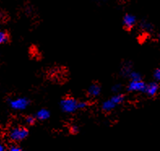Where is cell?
<instances>
[{
	"label": "cell",
	"instance_id": "cell-4",
	"mask_svg": "<svg viewBox=\"0 0 160 151\" xmlns=\"http://www.w3.org/2000/svg\"><path fill=\"white\" fill-rule=\"evenodd\" d=\"M146 84L142 81H131L128 85V90L130 92H138V93H145Z\"/></svg>",
	"mask_w": 160,
	"mask_h": 151
},
{
	"label": "cell",
	"instance_id": "cell-3",
	"mask_svg": "<svg viewBox=\"0 0 160 151\" xmlns=\"http://www.w3.org/2000/svg\"><path fill=\"white\" fill-rule=\"evenodd\" d=\"M29 105V100L26 98H17L10 101V106L16 111H24Z\"/></svg>",
	"mask_w": 160,
	"mask_h": 151
},
{
	"label": "cell",
	"instance_id": "cell-18",
	"mask_svg": "<svg viewBox=\"0 0 160 151\" xmlns=\"http://www.w3.org/2000/svg\"><path fill=\"white\" fill-rule=\"evenodd\" d=\"M121 88H122L121 85H120V84H116V85L112 86V89L114 93H119V91L121 89Z\"/></svg>",
	"mask_w": 160,
	"mask_h": 151
},
{
	"label": "cell",
	"instance_id": "cell-15",
	"mask_svg": "<svg viewBox=\"0 0 160 151\" xmlns=\"http://www.w3.org/2000/svg\"><path fill=\"white\" fill-rule=\"evenodd\" d=\"M153 77H154V80L157 81V82H160V68H157L156 70L154 72V74H153Z\"/></svg>",
	"mask_w": 160,
	"mask_h": 151
},
{
	"label": "cell",
	"instance_id": "cell-2",
	"mask_svg": "<svg viewBox=\"0 0 160 151\" xmlns=\"http://www.w3.org/2000/svg\"><path fill=\"white\" fill-rule=\"evenodd\" d=\"M28 135V129L24 127L12 128L9 132L10 139L14 141H20L25 139Z\"/></svg>",
	"mask_w": 160,
	"mask_h": 151
},
{
	"label": "cell",
	"instance_id": "cell-22",
	"mask_svg": "<svg viewBox=\"0 0 160 151\" xmlns=\"http://www.w3.org/2000/svg\"><path fill=\"white\" fill-rule=\"evenodd\" d=\"M158 38L160 39V33H159V34H158Z\"/></svg>",
	"mask_w": 160,
	"mask_h": 151
},
{
	"label": "cell",
	"instance_id": "cell-17",
	"mask_svg": "<svg viewBox=\"0 0 160 151\" xmlns=\"http://www.w3.org/2000/svg\"><path fill=\"white\" fill-rule=\"evenodd\" d=\"M131 72H132V70H131V68L129 66H124L123 69H122V73L125 75V76L126 75H129Z\"/></svg>",
	"mask_w": 160,
	"mask_h": 151
},
{
	"label": "cell",
	"instance_id": "cell-14",
	"mask_svg": "<svg viewBox=\"0 0 160 151\" xmlns=\"http://www.w3.org/2000/svg\"><path fill=\"white\" fill-rule=\"evenodd\" d=\"M35 121H36V119H35V117L32 116V115H28V116L26 117V119H25V122H26L28 125H32L35 123Z\"/></svg>",
	"mask_w": 160,
	"mask_h": 151
},
{
	"label": "cell",
	"instance_id": "cell-16",
	"mask_svg": "<svg viewBox=\"0 0 160 151\" xmlns=\"http://www.w3.org/2000/svg\"><path fill=\"white\" fill-rule=\"evenodd\" d=\"M88 106V103L85 101H81V102H78V104H77V108L78 110H81V109H84Z\"/></svg>",
	"mask_w": 160,
	"mask_h": 151
},
{
	"label": "cell",
	"instance_id": "cell-12",
	"mask_svg": "<svg viewBox=\"0 0 160 151\" xmlns=\"http://www.w3.org/2000/svg\"><path fill=\"white\" fill-rule=\"evenodd\" d=\"M141 27H142V29H144V30L146 31H151L153 28L152 24H150V23L147 22V21H142L141 23Z\"/></svg>",
	"mask_w": 160,
	"mask_h": 151
},
{
	"label": "cell",
	"instance_id": "cell-7",
	"mask_svg": "<svg viewBox=\"0 0 160 151\" xmlns=\"http://www.w3.org/2000/svg\"><path fill=\"white\" fill-rule=\"evenodd\" d=\"M100 93H101V87L98 84H93L88 89V95L89 97H98V96H99Z\"/></svg>",
	"mask_w": 160,
	"mask_h": 151
},
{
	"label": "cell",
	"instance_id": "cell-6",
	"mask_svg": "<svg viewBox=\"0 0 160 151\" xmlns=\"http://www.w3.org/2000/svg\"><path fill=\"white\" fill-rule=\"evenodd\" d=\"M137 18L136 16L132 14H126L123 19V24L124 26L128 29L132 28L136 24Z\"/></svg>",
	"mask_w": 160,
	"mask_h": 151
},
{
	"label": "cell",
	"instance_id": "cell-5",
	"mask_svg": "<svg viewBox=\"0 0 160 151\" xmlns=\"http://www.w3.org/2000/svg\"><path fill=\"white\" fill-rule=\"evenodd\" d=\"M158 90H159V85L158 82H150L146 85L145 93L149 97H154L158 93Z\"/></svg>",
	"mask_w": 160,
	"mask_h": 151
},
{
	"label": "cell",
	"instance_id": "cell-20",
	"mask_svg": "<svg viewBox=\"0 0 160 151\" xmlns=\"http://www.w3.org/2000/svg\"><path fill=\"white\" fill-rule=\"evenodd\" d=\"M70 131H71L72 133L75 134V133L78 132V127L77 126H72L71 128H70Z\"/></svg>",
	"mask_w": 160,
	"mask_h": 151
},
{
	"label": "cell",
	"instance_id": "cell-9",
	"mask_svg": "<svg viewBox=\"0 0 160 151\" xmlns=\"http://www.w3.org/2000/svg\"><path fill=\"white\" fill-rule=\"evenodd\" d=\"M50 116H51L50 111L45 108L39 110L36 114L37 119H38L39 120H47L50 118Z\"/></svg>",
	"mask_w": 160,
	"mask_h": 151
},
{
	"label": "cell",
	"instance_id": "cell-1",
	"mask_svg": "<svg viewBox=\"0 0 160 151\" xmlns=\"http://www.w3.org/2000/svg\"><path fill=\"white\" fill-rule=\"evenodd\" d=\"M77 104H78V101L76 100L75 98L72 97H66L61 100L60 107L63 112L70 114L78 110Z\"/></svg>",
	"mask_w": 160,
	"mask_h": 151
},
{
	"label": "cell",
	"instance_id": "cell-11",
	"mask_svg": "<svg viewBox=\"0 0 160 151\" xmlns=\"http://www.w3.org/2000/svg\"><path fill=\"white\" fill-rule=\"evenodd\" d=\"M129 77L131 79V81H142V75L140 74L138 72H134V71H132L131 73H129Z\"/></svg>",
	"mask_w": 160,
	"mask_h": 151
},
{
	"label": "cell",
	"instance_id": "cell-13",
	"mask_svg": "<svg viewBox=\"0 0 160 151\" xmlns=\"http://www.w3.org/2000/svg\"><path fill=\"white\" fill-rule=\"evenodd\" d=\"M8 40V35L3 31L0 30V45L6 43Z\"/></svg>",
	"mask_w": 160,
	"mask_h": 151
},
{
	"label": "cell",
	"instance_id": "cell-19",
	"mask_svg": "<svg viewBox=\"0 0 160 151\" xmlns=\"http://www.w3.org/2000/svg\"><path fill=\"white\" fill-rule=\"evenodd\" d=\"M8 151H22V150H21V149H20V147H18V146H16V145H12V146H11L10 149H9V150Z\"/></svg>",
	"mask_w": 160,
	"mask_h": 151
},
{
	"label": "cell",
	"instance_id": "cell-8",
	"mask_svg": "<svg viewBox=\"0 0 160 151\" xmlns=\"http://www.w3.org/2000/svg\"><path fill=\"white\" fill-rule=\"evenodd\" d=\"M117 107L115 103L112 101V99L110 98L108 100H106L103 102L102 105V110L105 112H110V111H113L114 109Z\"/></svg>",
	"mask_w": 160,
	"mask_h": 151
},
{
	"label": "cell",
	"instance_id": "cell-10",
	"mask_svg": "<svg viewBox=\"0 0 160 151\" xmlns=\"http://www.w3.org/2000/svg\"><path fill=\"white\" fill-rule=\"evenodd\" d=\"M124 98H125L123 94H121V93H117V94L114 95V96H112V97L111 98L112 102H113L116 106L121 104V103L124 101Z\"/></svg>",
	"mask_w": 160,
	"mask_h": 151
},
{
	"label": "cell",
	"instance_id": "cell-21",
	"mask_svg": "<svg viewBox=\"0 0 160 151\" xmlns=\"http://www.w3.org/2000/svg\"><path fill=\"white\" fill-rule=\"evenodd\" d=\"M0 151H5V147L2 144L0 143Z\"/></svg>",
	"mask_w": 160,
	"mask_h": 151
}]
</instances>
